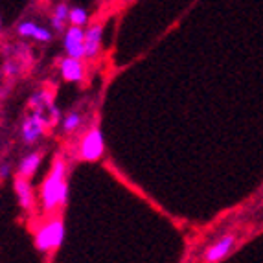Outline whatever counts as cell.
<instances>
[{"label":"cell","mask_w":263,"mask_h":263,"mask_svg":"<svg viewBox=\"0 0 263 263\" xmlns=\"http://www.w3.org/2000/svg\"><path fill=\"white\" fill-rule=\"evenodd\" d=\"M68 22L74 26H85L88 22V13L83 8H72L70 15H68Z\"/></svg>","instance_id":"4fadbf2b"},{"label":"cell","mask_w":263,"mask_h":263,"mask_svg":"<svg viewBox=\"0 0 263 263\" xmlns=\"http://www.w3.org/2000/svg\"><path fill=\"white\" fill-rule=\"evenodd\" d=\"M68 201V182H66V162L57 157L50 167L48 175L41 186V202L46 212H55Z\"/></svg>","instance_id":"6da1fadb"},{"label":"cell","mask_w":263,"mask_h":263,"mask_svg":"<svg viewBox=\"0 0 263 263\" xmlns=\"http://www.w3.org/2000/svg\"><path fill=\"white\" fill-rule=\"evenodd\" d=\"M48 123H50V120L46 118L41 110L33 109V112H31L30 116L24 120V123H22V140L26 142V144L37 142L41 136H43L44 129H46Z\"/></svg>","instance_id":"277c9868"},{"label":"cell","mask_w":263,"mask_h":263,"mask_svg":"<svg viewBox=\"0 0 263 263\" xmlns=\"http://www.w3.org/2000/svg\"><path fill=\"white\" fill-rule=\"evenodd\" d=\"M68 15H70V9L66 4H59L53 9L52 15V26L55 31H65V24L68 22Z\"/></svg>","instance_id":"7c38bea8"},{"label":"cell","mask_w":263,"mask_h":263,"mask_svg":"<svg viewBox=\"0 0 263 263\" xmlns=\"http://www.w3.org/2000/svg\"><path fill=\"white\" fill-rule=\"evenodd\" d=\"M41 166V155L39 153H30L22 158L21 166H18V175L26 177V179H31L35 175V171L39 170Z\"/></svg>","instance_id":"8fae6325"},{"label":"cell","mask_w":263,"mask_h":263,"mask_svg":"<svg viewBox=\"0 0 263 263\" xmlns=\"http://www.w3.org/2000/svg\"><path fill=\"white\" fill-rule=\"evenodd\" d=\"M9 175V166L4 164V166H0V177H8Z\"/></svg>","instance_id":"9a60e30c"},{"label":"cell","mask_w":263,"mask_h":263,"mask_svg":"<svg viewBox=\"0 0 263 263\" xmlns=\"http://www.w3.org/2000/svg\"><path fill=\"white\" fill-rule=\"evenodd\" d=\"M61 76L65 81H70V83H78V81H83L85 78V66L81 63V59L78 57H65L61 61Z\"/></svg>","instance_id":"9c48e42d"},{"label":"cell","mask_w":263,"mask_h":263,"mask_svg":"<svg viewBox=\"0 0 263 263\" xmlns=\"http://www.w3.org/2000/svg\"><path fill=\"white\" fill-rule=\"evenodd\" d=\"M17 31H18V35L30 37V39H35V41H39V43H48V41H52V31H50L48 28H43L31 21L21 22Z\"/></svg>","instance_id":"30bf717a"},{"label":"cell","mask_w":263,"mask_h":263,"mask_svg":"<svg viewBox=\"0 0 263 263\" xmlns=\"http://www.w3.org/2000/svg\"><path fill=\"white\" fill-rule=\"evenodd\" d=\"M101 33H103V26L100 22L88 26L85 30V57L87 59H94L101 50Z\"/></svg>","instance_id":"8992f818"},{"label":"cell","mask_w":263,"mask_h":263,"mask_svg":"<svg viewBox=\"0 0 263 263\" xmlns=\"http://www.w3.org/2000/svg\"><path fill=\"white\" fill-rule=\"evenodd\" d=\"M103 151H105V140L101 131L98 127L88 129L79 144V157L87 162H96L103 157Z\"/></svg>","instance_id":"3957f363"},{"label":"cell","mask_w":263,"mask_h":263,"mask_svg":"<svg viewBox=\"0 0 263 263\" xmlns=\"http://www.w3.org/2000/svg\"><path fill=\"white\" fill-rule=\"evenodd\" d=\"M79 123H81V116L78 112H70L63 120V129H65V133H74L79 127Z\"/></svg>","instance_id":"5bb4252c"},{"label":"cell","mask_w":263,"mask_h":263,"mask_svg":"<svg viewBox=\"0 0 263 263\" xmlns=\"http://www.w3.org/2000/svg\"><path fill=\"white\" fill-rule=\"evenodd\" d=\"M63 44H65L66 55L83 59L85 57V30L81 26L70 24V28L65 31V41H63Z\"/></svg>","instance_id":"5b68a950"},{"label":"cell","mask_w":263,"mask_h":263,"mask_svg":"<svg viewBox=\"0 0 263 263\" xmlns=\"http://www.w3.org/2000/svg\"><path fill=\"white\" fill-rule=\"evenodd\" d=\"M63 239H65V223L61 219L44 221L35 230V247L44 254L55 252L63 245Z\"/></svg>","instance_id":"7a4b0ae2"},{"label":"cell","mask_w":263,"mask_h":263,"mask_svg":"<svg viewBox=\"0 0 263 263\" xmlns=\"http://www.w3.org/2000/svg\"><path fill=\"white\" fill-rule=\"evenodd\" d=\"M234 243H236V237L234 236H223L221 239H217V241H215L214 245L206 250L204 259L210 261V263L221 261V259H224L230 252H232Z\"/></svg>","instance_id":"52a82bcc"},{"label":"cell","mask_w":263,"mask_h":263,"mask_svg":"<svg viewBox=\"0 0 263 263\" xmlns=\"http://www.w3.org/2000/svg\"><path fill=\"white\" fill-rule=\"evenodd\" d=\"M15 193L18 197V204L26 212H31L35 206V195H33V188L30 184V179L18 175L15 179Z\"/></svg>","instance_id":"ba28073f"},{"label":"cell","mask_w":263,"mask_h":263,"mask_svg":"<svg viewBox=\"0 0 263 263\" xmlns=\"http://www.w3.org/2000/svg\"><path fill=\"white\" fill-rule=\"evenodd\" d=\"M0 26H2V18H0Z\"/></svg>","instance_id":"2e32d148"}]
</instances>
